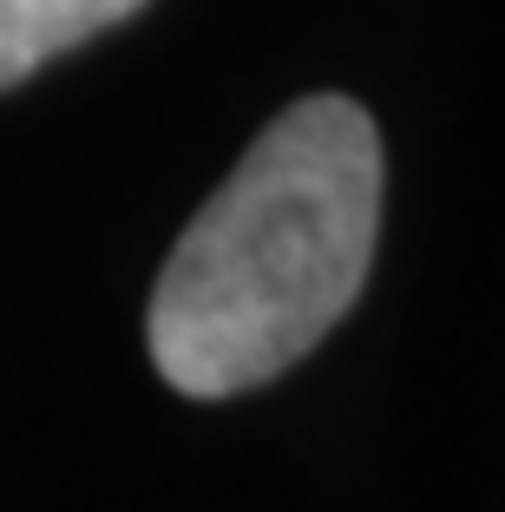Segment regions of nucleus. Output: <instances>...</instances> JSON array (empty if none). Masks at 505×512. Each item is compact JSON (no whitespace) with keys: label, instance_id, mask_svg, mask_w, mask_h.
Returning a JSON list of instances; mask_svg holds the SVG:
<instances>
[{"label":"nucleus","instance_id":"f257e3e1","mask_svg":"<svg viewBox=\"0 0 505 512\" xmlns=\"http://www.w3.org/2000/svg\"><path fill=\"white\" fill-rule=\"evenodd\" d=\"M381 230V132L315 92L263 125L164 256L145 342L191 401L263 388L296 368L361 296Z\"/></svg>","mask_w":505,"mask_h":512},{"label":"nucleus","instance_id":"f03ea898","mask_svg":"<svg viewBox=\"0 0 505 512\" xmlns=\"http://www.w3.org/2000/svg\"><path fill=\"white\" fill-rule=\"evenodd\" d=\"M138 7L145 0H0V92L86 46L92 33L132 20Z\"/></svg>","mask_w":505,"mask_h":512}]
</instances>
